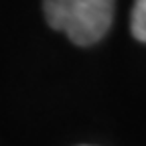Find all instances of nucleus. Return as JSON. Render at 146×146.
<instances>
[{
	"label": "nucleus",
	"instance_id": "nucleus-1",
	"mask_svg": "<svg viewBox=\"0 0 146 146\" xmlns=\"http://www.w3.org/2000/svg\"><path fill=\"white\" fill-rule=\"evenodd\" d=\"M116 0H45L43 10L51 29L61 31L79 47L102 41L114 21Z\"/></svg>",
	"mask_w": 146,
	"mask_h": 146
},
{
	"label": "nucleus",
	"instance_id": "nucleus-2",
	"mask_svg": "<svg viewBox=\"0 0 146 146\" xmlns=\"http://www.w3.org/2000/svg\"><path fill=\"white\" fill-rule=\"evenodd\" d=\"M132 36L140 43H146V0H134L132 16H130Z\"/></svg>",
	"mask_w": 146,
	"mask_h": 146
}]
</instances>
